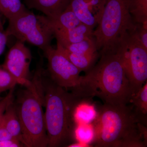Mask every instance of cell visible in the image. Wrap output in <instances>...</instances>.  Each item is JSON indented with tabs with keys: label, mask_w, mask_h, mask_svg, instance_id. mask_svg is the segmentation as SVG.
Instances as JSON below:
<instances>
[{
	"label": "cell",
	"mask_w": 147,
	"mask_h": 147,
	"mask_svg": "<svg viewBox=\"0 0 147 147\" xmlns=\"http://www.w3.org/2000/svg\"><path fill=\"white\" fill-rule=\"evenodd\" d=\"M100 53V59L71 92L83 100L95 96L105 104L128 105L133 95L120 56L115 49Z\"/></svg>",
	"instance_id": "obj_1"
},
{
	"label": "cell",
	"mask_w": 147,
	"mask_h": 147,
	"mask_svg": "<svg viewBox=\"0 0 147 147\" xmlns=\"http://www.w3.org/2000/svg\"><path fill=\"white\" fill-rule=\"evenodd\" d=\"M92 124L94 136L91 144L97 147H145L147 126L136 118L131 106L104 103Z\"/></svg>",
	"instance_id": "obj_2"
},
{
	"label": "cell",
	"mask_w": 147,
	"mask_h": 147,
	"mask_svg": "<svg viewBox=\"0 0 147 147\" xmlns=\"http://www.w3.org/2000/svg\"><path fill=\"white\" fill-rule=\"evenodd\" d=\"M42 83L45 112L44 113L48 147H61L75 139L77 124L74 113L83 101L71 92L58 86L52 80Z\"/></svg>",
	"instance_id": "obj_3"
},
{
	"label": "cell",
	"mask_w": 147,
	"mask_h": 147,
	"mask_svg": "<svg viewBox=\"0 0 147 147\" xmlns=\"http://www.w3.org/2000/svg\"><path fill=\"white\" fill-rule=\"evenodd\" d=\"M135 27L127 0H107L100 21L93 32L98 51L101 53L113 49L121 38Z\"/></svg>",
	"instance_id": "obj_4"
},
{
	"label": "cell",
	"mask_w": 147,
	"mask_h": 147,
	"mask_svg": "<svg viewBox=\"0 0 147 147\" xmlns=\"http://www.w3.org/2000/svg\"><path fill=\"white\" fill-rule=\"evenodd\" d=\"M16 111L22 128L24 146H48V138L42 106L45 101L30 90L23 91Z\"/></svg>",
	"instance_id": "obj_5"
},
{
	"label": "cell",
	"mask_w": 147,
	"mask_h": 147,
	"mask_svg": "<svg viewBox=\"0 0 147 147\" xmlns=\"http://www.w3.org/2000/svg\"><path fill=\"white\" fill-rule=\"evenodd\" d=\"M133 31L125 34L114 47L123 62L133 96L147 82V49Z\"/></svg>",
	"instance_id": "obj_6"
},
{
	"label": "cell",
	"mask_w": 147,
	"mask_h": 147,
	"mask_svg": "<svg viewBox=\"0 0 147 147\" xmlns=\"http://www.w3.org/2000/svg\"><path fill=\"white\" fill-rule=\"evenodd\" d=\"M7 35L13 36L21 42H28L42 50L51 46L54 31L50 18L36 15L24 10L9 20L5 31Z\"/></svg>",
	"instance_id": "obj_7"
},
{
	"label": "cell",
	"mask_w": 147,
	"mask_h": 147,
	"mask_svg": "<svg viewBox=\"0 0 147 147\" xmlns=\"http://www.w3.org/2000/svg\"><path fill=\"white\" fill-rule=\"evenodd\" d=\"M43 51L48 61L51 80L58 86L71 91L79 84L82 71L57 49L50 46Z\"/></svg>",
	"instance_id": "obj_8"
},
{
	"label": "cell",
	"mask_w": 147,
	"mask_h": 147,
	"mask_svg": "<svg viewBox=\"0 0 147 147\" xmlns=\"http://www.w3.org/2000/svg\"><path fill=\"white\" fill-rule=\"evenodd\" d=\"M32 55L24 42L18 40L9 51L2 67L17 80L18 84L26 86L30 80V67Z\"/></svg>",
	"instance_id": "obj_9"
},
{
	"label": "cell",
	"mask_w": 147,
	"mask_h": 147,
	"mask_svg": "<svg viewBox=\"0 0 147 147\" xmlns=\"http://www.w3.org/2000/svg\"><path fill=\"white\" fill-rule=\"evenodd\" d=\"M107 0H71L69 7L82 23L94 29L99 23Z\"/></svg>",
	"instance_id": "obj_10"
},
{
	"label": "cell",
	"mask_w": 147,
	"mask_h": 147,
	"mask_svg": "<svg viewBox=\"0 0 147 147\" xmlns=\"http://www.w3.org/2000/svg\"><path fill=\"white\" fill-rule=\"evenodd\" d=\"M94 30L83 23L73 28L54 31L57 43L63 46L81 42L87 38L94 37Z\"/></svg>",
	"instance_id": "obj_11"
},
{
	"label": "cell",
	"mask_w": 147,
	"mask_h": 147,
	"mask_svg": "<svg viewBox=\"0 0 147 147\" xmlns=\"http://www.w3.org/2000/svg\"><path fill=\"white\" fill-rule=\"evenodd\" d=\"M56 49L80 71L86 73L94 66L100 55L98 52L87 54L72 53L57 43Z\"/></svg>",
	"instance_id": "obj_12"
},
{
	"label": "cell",
	"mask_w": 147,
	"mask_h": 147,
	"mask_svg": "<svg viewBox=\"0 0 147 147\" xmlns=\"http://www.w3.org/2000/svg\"><path fill=\"white\" fill-rule=\"evenodd\" d=\"M2 122L13 138L18 140L24 146L21 124L16 106L13 102L7 108L3 116Z\"/></svg>",
	"instance_id": "obj_13"
},
{
	"label": "cell",
	"mask_w": 147,
	"mask_h": 147,
	"mask_svg": "<svg viewBox=\"0 0 147 147\" xmlns=\"http://www.w3.org/2000/svg\"><path fill=\"white\" fill-rule=\"evenodd\" d=\"M129 103L139 122L147 126V82L132 96Z\"/></svg>",
	"instance_id": "obj_14"
},
{
	"label": "cell",
	"mask_w": 147,
	"mask_h": 147,
	"mask_svg": "<svg viewBox=\"0 0 147 147\" xmlns=\"http://www.w3.org/2000/svg\"><path fill=\"white\" fill-rule=\"evenodd\" d=\"M71 0H33L32 5L50 19L55 18L69 5Z\"/></svg>",
	"instance_id": "obj_15"
},
{
	"label": "cell",
	"mask_w": 147,
	"mask_h": 147,
	"mask_svg": "<svg viewBox=\"0 0 147 147\" xmlns=\"http://www.w3.org/2000/svg\"><path fill=\"white\" fill-rule=\"evenodd\" d=\"M50 20L54 31L73 28L82 24L69 6L57 16Z\"/></svg>",
	"instance_id": "obj_16"
},
{
	"label": "cell",
	"mask_w": 147,
	"mask_h": 147,
	"mask_svg": "<svg viewBox=\"0 0 147 147\" xmlns=\"http://www.w3.org/2000/svg\"><path fill=\"white\" fill-rule=\"evenodd\" d=\"M127 3L135 24L147 23V0H127Z\"/></svg>",
	"instance_id": "obj_17"
},
{
	"label": "cell",
	"mask_w": 147,
	"mask_h": 147,
	"mask_svg": "<svg viewBox=\"0 0 147 147\" xmlns=\"http://www.w3.org/2000/svg\"><path fill=\"white\" fill-rule=\"evenodd\" d=\"M96 116V111L93 106L83 100L77 106L74 118L77 125L79 124H90L93 121Z\"/></svg>",
	"instance_id": "obj_18"
},
{
	"label": "cell",
	"mask_w": 147,
	"mask_h": 147,
	"mask_svg": "<svg viewBox=\"0 0 147 147\" xmlns=\"http://www.w3.org/2000/svg\"><path fill=\"white\" fill-rule=\"evenodd\" d=\"M21 0H0L1 12L8 20L26 10Z\"/></svg>",
	"instance_id": "obj_19"
},
{
	"label": "cell",
	"mask_w": 147,
	"mask_h": 147,
	"mask_svg": "<svg viewBox=\"0 0 147 147\" xmlns=\"http://www.w3.org/2000/svg\"><path fill=\"white\" fill-rule=\"evenodd\" d=\"M63 47L71 53L76 54H87L98 52L94 37L87 38L81 42Z\"/></svg>",
	"instance_id": "obj_20"
},
{
	"label": "cell",
	"mask_w": 147,
	"mask_h": 147,
	"mask_svg": "<svg viewBox=\"0 0 147 147\" xmlns=\"http://www.w3.org/2000/svg\"><path fill=\"white\" fill-rule=\"evenodd\" d=\"M94 136L93 127L91 124H79L75 130V139L78 142L90 146Z\"/></svg>",
	"instance_id": "obj_21"
},
{
	"label": "cell",
	"mask_w": 147,
	"mask_h": 147,
	"mask_svg": "<svg viewBox=\"0 0 147 147\" xmlns=\"http://www.w3.org/2000/svg\"><path fill=\"white\" fill-rule=\"evenodd\" d=\"M17 84V80L12 74L0 67V93L14 88Z\"/></svg>",
	"instance_id": "obj_22"
},
{
	"label": "cell",
	"mask_w": 147,
	"mask_h": 147,
	"mask_svg": "<svg viewBox=\"0 0 147 147\" xmlns=\"http://www.w3.org/2000/svg\"><path fill=\"white\" fill-rule=\"evenodd\" d=\"M133 31L139 41L147 49V23L136 24Z\"/></svg>",
	"instance_id": "obj_23"
},
{
	"label": "cell",
	"mask_w": 147,
	"mask_h": 147,
	"mask_svg": "<svg viewBox=\"0 0 147 147\" xmlns=\"http://www.w3.org/2000/svg\"><path fill=\"white\" fill-rule=\"evenodd\" d=\"M14 88L9 90L8 93L5 97H3L1 100H0V125L2 121L7 108L8 105L14 100Z\"/></svg>",
	"instance_id": "obj_24"
},
{
	"label": "cell",
	"mask_w": 147,
	"mask_h": 147,
	"mask_svg": "<svg viewBox=\"0 0 147 147\" xmlns=\"http://www.w3.org/2000/svg\"><path fill=\"white\" fill-rule=\"evenodd\" d=\"M14 139L1 122L0 125V142Z\"/></svg>",
	"instance_id": "obj_25"
},
{
	"label": "cell",
	"mask_w": 147,
	"mask_h": 147,
	"mask_svg": "<svg viewBox=\"0 0 147 147\" xmlns=\"http://www.w3.org/2000/svg\"><path fill=\"white\" fill-rule=\"evenodd\" d=\"M23 145L16 139L6 140L0 142V147H20Z\"/></svg>",
	"instance_id": "obj_26"
},
{
	"label": "cell",
	"mask_w": 147,
	"mask_h": 147,
	"mask_svg": "<svg viewBox=\"0 0 147 147\" xmlns=\"http://www.w3.org/2000/svg\"><path fill=\"white\" fill-rule=\"evenodd\" d=\"M7 37L5 31L0 30V56L2 54L5 49Z\"/></svg>",
	"instance_id": "obj_27"
},
{
	"label": "cell",
	"mask_w": 147,
	"mask_h": 147,
	"mask_svg": "<svg viewBox=\"0 0 147 147\" xmlns=\"http://www.w3.org/2000/svg\"><path fill=\"white\" fill-rule=\"evenodd\" d=\"M69 147H90L88 145L86 144H83V143H81V142H75V143H72V144H70L67 146Z\"/></svg>",
	"instance_id": "obj_28"
},
{
	"label": "cell",
	"mask_w": 147,
	"mask_h": 147,
	"mask_svg": "<svg viewBox=\"0 0 147 147\" xmlns=\"http://www.w3.org/2000/svg\"><path fill=\"white\" fill-rule=\"evenodd\" d=\"M1 10H0V30L1 31H4L3 26L2 22L1 19Z\"/></svg>",
	"instance_id": "obj_29"
},
{
	"label": "cell",
	"mask_w": 147,
	"mask_h": 147,
	"mask_svg": "<svg viewBox=\"0 0 147 147\" xmlns=\"http://www.w3.org/2000/svg\"><path fill=\"white\" fill-rule=\"evenodd\" d=\"M3 98V97H1L0 96V100H1Z\"/></svg>",
	"instance_id": "obj_30"
}]
</instances>
